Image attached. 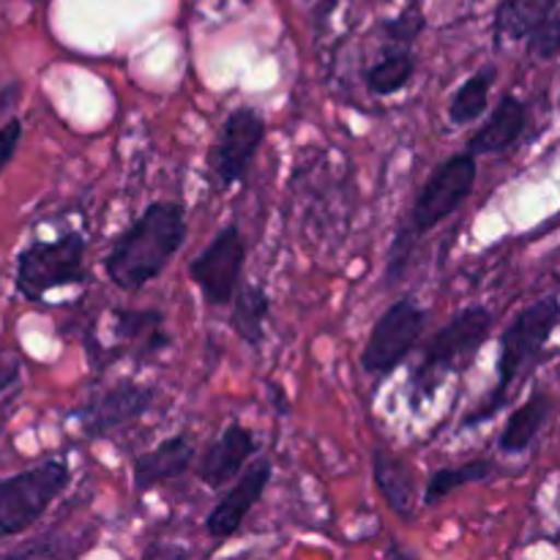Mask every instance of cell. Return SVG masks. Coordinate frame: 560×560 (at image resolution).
Returning <instances> with one entry per match:
<instances>
[{"label":"cell","mask_w":560,"mask_h":560,"mask_svg":"<svg viewBox=\"0 0 560 560\" xmlns=\"http://www.w3.org/2000/svg\"><path fill=\"white\" fill-rule=\"evenodd\" d=\"M20 372H22L20 353H16L14 348H5V345H0V394L20 381Z\"/></svg>","instance_id":"d4e9b609"},{"label":"cell","mask_w":560,"mask_h":560,"mask_svg":"<svg viewBox=\"0 0 560 560\" xmlns=\"http://www.w3.org/2000/svg\"><path fill=\"white\" fill-rule=\"evenodd\" d=\"M246 241L238 224H224L189 262V279L208 306H230L244 279Z\"/></svg>","instance_id":"9c48e42d"},{"label":"cell","mask_w":560,"mask_h":560,"mask_svg":"<svg viewBox=\"0 0 560 560\" xmlns=\"http://www.w3.org/2000/svg\"><path fill=\"white\" fill-rule=\"evenodd\" d=\"M372 481H375V490L381 492L383 503H386L402 523L416 520L421 492L419 476H416V468L408 459L388 452V448H375V452H372Z\"/></svg>","instance_id":"4fadbf2b"},{"label":"cell","mask_w":560,"mask_h":560,"mask_svg":"<svg viewBox=\"0 0 560 560\" xmlns=\"http://www.w3.org/2000/svg\"><path fill=\"white\" fill-rule=\"evenodd\" d=\"M525 129H528V104L517 93H503L485 126L470 135L468 151L476 156L509 151L525 135Z\"/></svg>","instance_id":"9a60e30c"},{"label":"cell","mask_w":560,"mask_h":560,"mask_svg":"<svg viewBox=\"0 0 560 560\" xmlns=\"http://www.w3.org/2000/svg\"><path fill=\"white\" fill-rule=\"evenodd\" d=\"M268 317H271V299H268L266 288L255 282H241L238 293L233 299V315H230L233 331L249 348H257L266 339Z\"/></svg>","instance_id":"ffe728a7"},{"label":"cell","mask_w":560,"mask_h":560,"mask_svg":"<svg viewBox=\"0 0 560 560\" xmlns=\"http://www.w3.org/2000/svg\"><path fill=\"white\" fill-rule=\"evenodd\" d=\"M20 140H22V124L16 118L5 120L3 126H0V175H3V170L9 167V162L14 159L16 148H20Z\"/></svg>","instance_id":"cb8c5ba5"},{"label":"cell","mask_w":560,"mask_h":560,"mask_svg":"<svg viewBox=\"0 0 560 560\" xmlns=\"http://www.w3.org/2000/svg\"><path fill=\"white\" fill-rule=\"evenodd\" d=\"M156 397L159 392L151 383L120 381L88 399L74 416L80 419L82 432L88 438H104L113 430L142 419L153 408Z\"/></svg>","instance_id":"30bf717a"},{"label":"cell","mask_w":560,"mask_h":560,"mask_svg":"<svg viewBox=\"0 0 560 560\" xmlns=\"http://www.w3.org/2000/svg\"><path fill=\"white\" fill-rule=\"evenodd\" d=\"M552 413V397L547 392H534L520 408L512 410L506 419L501 438H498V452L503 454H525L539 438L541 427L547 424Z\"/></svg>","instance_id":"e0dca14e"},{"label":"cell","mask_w":560,"mask_h":560,"mask_svg":"<svg viewBox=\"0 0 560 560\" xmlns=\"http://www.w3.org/2000/svg\"><path fill=\"white\" fill-rule=\"evenodd\" d=\"M498 80V66L487 63L481 69H476L463 85L454 91L452 102H448V120L454 126H468L474 120H479L485 115L487 102H490L492 85Z\"/></svg>","instance_id":"44dd1931"},{"label":"cell","mask_w":560,"mask_h":560,"mask_svg":"<svg viewBox=\"0 0 560 560\" xmlns=\"http://www.w3.org/2000/svg\"><path fill=\"white\" fill-rule=\"evenodd\" d=\"M88 238L77 230L52 241H33L16 255L14 288L25 301H44L49 290L74 288L88 279Z\"/></svg>","instance_id":"277c9868"},{"label":"cell","mask_w":560,"mask_h":560,"mask_svg":"<svg viewBox=\"0 0 560 560\" xmlns=\"http://www.w3.org/2000/svg\"><path fill=\"white\" fill-rule=\"evenodd\" d=\"M492 459H468L463 465H446V468H438L435 474L427 479L424 492H421V503L424 506H438V503L446 501L448 495H454L457 490L470 485H479L492 476Z\"/></svg>","instance_id":"7402d4cb"},{"label":"cell","mask_w":560,"mask_h":560,"mask_svg":"<svg viewBox=\"0 0 560 560\" xmlns=\"http://www.w3.org/2000/svg\"><path fill=\"white\" fill-rule=\"evenodd\" d=\"M195 463V446L189 435L164 438L151 452L140 454L131 463V485L137 492H148L164 481L180 479Z\"/></svg>","instance_id":"5bb4252c"},{"label":"cell","mask_w":560,"mask_h":560,"mask_svg":"<svg viewBox=\"0 0 560 560\" xmlns=\"http://www.w3.org/2000/svg\"><path fill=\"white\" fill-rule=\"evenodd\" d=\"M71 485L66 459H44L22 474L0 479V539L25 534Z\"/></svg>","instance_id":"5b68a950"},{"label":"cell","mask_w":560,"mask_h":560,"mask_svg":"<svg viewBox=\"0 0 560 560\" xmlns=\"http://www.w3.org/2000/svg\"><path fill=\"white\" fill-rule=\"evenodd\" d=\"M273 476V463L268 457L252 459L244 468V474L235 479V485L230 487L228 495H222V501L208 512L206 517V530L217 545H224L228 539H233L238 534V528L244 525V520L249 517L252 509L262 501L268 485H271Z\"/></svg>","instance_id":"8fae6325"},{"label":"cell","mask_w":560,"mask_h":560,"mask_svg":"<svg viewBox=\"0 0 560 560\" xmlns=\"http://www.w3.org/2000/svg\"><path fill=\"white\" fill-rule=\"evenodd\" d=\"M560 326V299L545 295L534 304L523 306L514 320L503 328L501 350H498V383L490 397L463 421V430L495 419L503 405L512 397L514 386L539 364L541 353L550 345L552 334Z\"/></svg>","instance_id":"3957f363"},{"label":"cell","mask_w":560,"mask_h":560,"mask_svg":"<svg viewBox=\"0 0 560 560\" xmlns=\"http://www.w3.org/2000/svg\"><path fill=\"white\" fill-rule=\"evenodd\" d=\"M427 320H430V312L413 295H402L394 301L372 326L370 339L361 350V370L375 377L392 375L416 350Z\"/></svg>","instance_id":"52a82bcc"},{"label":"cell","mask_w":560,"mask_h":560,"mask_svg":"<svg viewBox=\"0 0 560 560\" xmlns=\"http://www.w3.org/2000/svg\"><path fill=\"white\" fill-rule=\"evenodd\" d=\"M115 339L129 345V348H137L142 355H156L170 348V337L164 331V315L156 310L115 312Z\"/></svg>","instance_id":"d6986e66"},{"label":"cell","mask_w":560,"mask_h":560,"mask_svg":"<svg viewBox=\"0 0 560 560\" xmlns=\"http://www.w3.org/2000/svg\"><path fill=\"white\" fill-rule=\"evenodd\" d=\"M266 118L255 107H235L219 126L208 151V170L217 178L219 191L244 184L252 162L266 142Z\"/></svg>","instance_id":"ba28073f"},{"label":"cell","mask_w":560,"mask_h":560,"mask_svg":"<svg viewBox=\"0 0 560 560\" xmlns=\"http://www.w3.org/2000/svg\"><path fill=\"white\" fill-rule=\"evenodd\" d=\"M159 556H167V558H186L189 552L180 550V547H159V545H151L145 552H142V558H159Z\"/></svg>","instance_id":"484cf974"},{"label":"cell","mask_w":560,"mask_h":560,"mask_svg":"<svg viewBox=\"0 0 560 560\" xmlns=\"http://www.w3.org/2000/svg\"><path fill=\"white\" fill-rule=\"evenodd\" d=\"M255 454L257 438L252 435L249 427H244L241 421H230V424L219 432L217 441L202 452L195 474L208 490H219V487L238 479Z\"/></svg>","instance_id":"7c38bea8"},{"label":"cell","mask_w":560,"mask_h":560,"mask_svg":"<svg viewBox=\"0 0 560 560\" xmlns=\"http://www.w3.org/2000/svg\"><path fill=\"white\" fill-rule=\"evenodd\" d=\"M334 3H337V0H317V11H320V16H328V11L334 9Z\"/></svg>","instance_id":"4316f807"},{"label":"cell","mask_w":560,"mask_h":560,"mask_svg":"<svg viewBox=\"0 0 560 560\" xmlns=\"http://www.w3.org/2000/svg\"><path fill=\"white\" fill-rule=\"evenodd\" d=\"M476 178H479V162H476V153L470 151H459L443 164H438L435 173L427 178L419 197H416L410 222L399 233L419 244V238H424L432 228H438L452 213L459 211V206L474 191Z\"/></svg>","instance_id":"8992f818"},{"label":"cell","mask_w":560,"mask_h":560,"mask_svg":"<svg viewBox=\"0 0 560 560\" xmlns=\"http://www.w3.org/2000/svg\"><path fill=\"white\" fill-rule=\"evenodd\" d=\"M560 0H503L495 14V44L528 42L558 9Z\"/></svg>","instance_id":"ac0fdd59"},{"label":"cell","mask_w":560,"mask_h":560,"mask_svg":"<svg viewBox=\"0 0 560 560\" xmlns=\"http://www.w3.org/2000/svg\"><path fill=\"white\" fill-rule=\"evenodd\" d=\"M186 244V208L178 200H156L115 238L104 257L109 282L137 293L156 282Z\"/></svg>","instance_id":"6da1fadb"},{"label":"cell","mask_w":560,"mask_h":560,"mask_svg":"<svg viewBox=\"0 0 560 560\" xmlns=\"http://www.w3.org/2000/svg\"><path fill=\"white\" fill-rule=\"evenodd\" d=\"M492 312L487 306L474 304L459 310L452 320L432 334L430 342L421 350L419 364L408 377V410L421 413L435 399L446 377L459 375L476 361L479 350L492 334Z\"/></svg>","instance_id":"7a4b0ae2"},{"label":"cell","mask_w":560,"mask_h":560,"mask_svg":"<svg viewBox=\"0 0 560 560\" xmlns=\"http://www.w3.org/2000/svg\"><path fill=\"white\" fill-rule=\"evenodd\" d=\"M525 47H528V52L539 60L558 58L560 55V3L550 14V20H547L545 25H541L539 31L525 42Z\"/></svg>","instance_id":"603a6c76"},{"label":"cell","mask_w":560,"mask_h":560,"mask_svg":"<svg viewBox=\"0 0 560 560\" xmlns=\"http://www.w3.org/2000/svg\"><path fill=\"white\" fill-rule=\"evenodd\" d=\"M383 42L386 44L377 52V58L364 71L366 91L381 98L405 91L416 74L413 44L392 42V38H383Z\"/></svg>","instance_id":"2e32d148"}]
</instances>
